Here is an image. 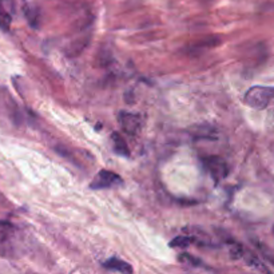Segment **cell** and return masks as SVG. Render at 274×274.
Returning <instances> with one entry per match:
<instances>
[{
	"label": "cell",
	"mask_w": 274,
	"mask_h": 274,
	"mask_svg": "<svg viewBox=\"0 0 274 274\" xmlns=\"http://www.w3.org/2000/svg\"><path fill=\"white\" fill-rule=\"evenodd\" d=\"M22 249L20 231L9 222L0 221V256L16 257Z\"/></svg>",
	"instance_id": "cell-1"
},
{
	"label": "cell",
	"mask_w": 274,
	"mask_h": 274,
	"mask_svg": "<svg viewBox=\"0 0 274 274\" xmlns=\"http://www.w3.org/2000/svg\"><path fill=\"white\" fill-rule=\"evenodd\" d=\"M274 99V87H265V86H254L246 91L243 96V102L246 106L256 110L266 108L270 102Z\"/></svg>",
	"instance_id": "cell-2"
},
{
	"label": "cell",
	"mask_w": 274,
	"mask_h": 274,
	"mask_svg": "<svg viewBox=\"0 0 274 274\" xmlns=\"http://www.w3.org/2000/svg\"><path fill=\"white\" fill-rule=\"evenodd\" d=\"M123 183L121 176L110 170H100L94 177V180L91 181L90 189L91 190H103L110 189V187H117L119 184Z\"/></svg>",
	"instance_id": "cell-3"
},
{
	"label": "cell",
	"mask_w": 274,
	"mask_h": 274,
	"mask_svg": "<svg viewBox=\"0 0 274 274\" xmlns=\"http://www.w3.org/2000/svg\"><path fill=\"white\" fill-rule=\"evenodd\" d=\"M117 118L122 130L125 131L126 134L133 135V137L139 133L142 125H143V119L139 114L137 113H130V111L122 110V111H119Z\"/></svg>",
	"instance_id": "cell-4"
},
{
	"label": "cell",
	"mask_w": 274,
	"mask_h": 274,
	"mask_svg": "<svg viewBox=\"0 0 274 274\" xmlns=\"http://www.w3.org/2000/svg\"><path fill=\"white\" fill-rule=\"evenodd\" d=\"M202 161L206 170L210 173V176L216 182L225 180L226 177L229 176V166L224 158L213 155V157L203 158Z\"/></svg>",
	"instance_id": "cell-5"
},
{
	"label": "cell",
	"mask_w": 274,
	"mask_h": 274,
	"mask_svg": "<svg viewBox=\"0 0 274 274\" xmlns=\"http://www.w3.org/2000/svg\"><path fill=\"white\" fill-rule=\"evenodd\" d=\"M103 268L104 269L110 270V272H118V273H123V274H130L134 272L133 266L126 262V261H122L119 258H108L103 262Z\"/></svg>",
	"instance_id": "cell-6"
},
{
	"label": "cell",
	"mask_w": 274,
	"mask_h": 274,
	"mask_svg": "<svg viewBox=\"0 0 274 274\" xmlns=\"http://www.w3.org/2000/svg\"><path fill=\"white\" fill-rule=\"evenodd\" d=\"M111 142H113L114 153H117L118 155L125 158L130 157V148L127 146L126 139H125L119 133H113V134H111Z\"/></svg>",
	"instance_id": "cell-7"
},
{
	"label": "cell",
	"mask_w": 274,
	"mask_h": 274,
	"mask_svg": "<svg viewBox=\"0 0 274 274\" xmlns=\"http://www.w3.org/2000/svg\"><path fill=\"white\" fill-rule=\"evenodd\" d=\"M178 261H180L181 264L184 266H189V268H202L203 262L197 257L191 256L189 253H181L180 256H178Z\"/></svg>",
	"instance_id": "cell-8"
},
{
	"label": "cell",
	"mask_w": 274,
	"mask_h": 274,
	"mask_svg": "<svg viewBox=\"0 0 274 274\" xmlns=\"http://www.w3.org/2000/svg\"><path fill=\"white\" fill-rule=\"evenodd\" d=\"M11 23H12L11 15L7 12L4 5L1 4V1H0V28H1L3 31H8L9 27H11Z\"/></svg>",
	"instance_id": "cell-9"
},
{
	"label": "cell",
	"mask_w": 274,
	"mask_h": 274,
	"mask_svg": "<svg viewBox=\"0 0 274 274\" xmlns=\"http://www.w3.org/2000/svg\"><path fill=\"white\" fill-rule=\"evenodd\" d=\"M195 242L194 237H186V235H180L170 242L171 247H177V249H184V247L190 246L191 243Z\"/></svg>",
	"instance_id": "cell-10"
}]
</instances>
